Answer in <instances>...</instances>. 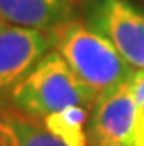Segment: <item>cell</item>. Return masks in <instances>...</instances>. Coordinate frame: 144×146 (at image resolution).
Listing matches in <instances>:
<instances>
[{"label":"cell","mask_w":144,"mask_h":146,"mask_svg":"<svg viewBox=\"0 0 144 146\" xmlns=\"http://www.w3.org/2000/svg\"><path fill=\"white\" fill-rule=\"evenodd\" d=\"M132 96L139 106V110H144V70H135L134 75L129 80Z\"/></svg>","instance_id":"cell-9"},{"label":"cell","mask_w":144,"mask_h":146,"mask_svg":"<svg viewBox=\"0 0 144 146\" xmlns=\"http://www.w3.org/2000/svg\"><path fill=\"white\" fill-rule=\"evenodd\" d=\"M96 99L97 96L77 77L61 54L50 50L11 90L5 106L42 122L66 108L92 110Z\"/></svg>","instance_id":"cell-2"},{"label":"cell","mask_w":144,"mask_h":146,"mask_svg":"<svg viewBox=\"0 0 144 146\" xmlns=\"http://www.w3.org/2000/svg\"><path fill=\"white\" fill-rule=\"evenodd\" d=\"M82 0H0V21L31 30L52 31L77 17Z\"/></svg>","instance_id":"cell-6"},{"label":"cell","mask_w":144,"mask_h":146,"mask_svg":"<svg viewBox=\"0 0 144 146\" xmlns=\"http://www.w3.org/2000/svg\"><path fill=\"white\" fill-rule=\"evenodd\" d=\"M139 106L132 96L129 82L101 94L87 122L90 146L132 144L139 120Z\"/></svg>","instance_id":"cell-5"},{"label":"cell","mask_w":144,"mask_h":146,"mask_svg":"<svg viewBox=\"0 0 144 146\" xmlns=\"http://www.w3.org/2000/svg\"><path fill=\"white\" fill-rule=\"evenodd\" d=\"M0 25H2V21H0Z\"/></svg>","instance_id":"cell-12"},{"label":"cell","mask_w":144,"mask_h":146,"mask_svg":"<svg viewBox=\"0 0 144 146\" xmlns=\"http://www.w3.org/2000/svg\"><path fill=\"white\" fill-rule=\"evenodd\" d=\"M87 23L101 31L134 70H144V11L130 0H87Z\"/></svg>","instance_id":"cell-3"},{"label":"cell","mask_w":144,"mask_h":146,"mask_svg":"<svg viewBox=\"0 0 144 146\" xmlns=\"http://www.w3.org/2000/svg\"><path fill=\"white\" fill-rule=\"evenodd\" d=\"M115 146H132V144H115Z\"/></svg>","instance_id":"cell-11"},{"label":"cell","mask_w":144,"mask_h":146,"mask_svg":"<svg viewBox=\"0 0 144 146\" xmlns=\"http://www.w3.org/2000/svg\"><path fill=\"white\" fill-rule=\"evenodd\" d=\"M87 122H89V110L83 106L66 108L56 111L42 120L44 127L52 132L57 139H61L66 146H89L87 136Z\"/></svg>","instance_id":"cell-8"},{"label":"cell","mask_w":144,"mask_h":146,"mask_svg":"<svg viewBox=\"0 0 144 146\" xmlns=\"http://www.w3.org/2000/svg\"><path fill=\"white\" fill-rule=\"evenodd\" d=\"M50 50L52 31L0 25V110L5 108L11 90Z\"/></svg>","instance_id":"cell-4"},{"label":"cell","mask_w":144,"mask_h":146,"mask_svg":"<svg viewBox=\"0 0 144 146\" xmlns=\"http://www.w3.org/2000/svg\"><path fill=\"white\" fill-rule=\"evenodd\" d=\"M132 146H144V110L139 111V120H137V127H135Z\"/></svg>","instance_id":"cell-10"},{"label":"cell","mask_w":144,"mask_h":146,"mask_svg":"<svg viewBox=\"0 0 144 146\" xmlns=\"http://www.w3.org/2000/svg\"><path fill=\"white\" fill-rule=\"evenodd\" d=\"M52 38L54 50L97 98L129 82L135 71L101 31L78 17L54 28Z\"/></svg>","instance_id":"cell-1"},{"label":"cell","mask_w":144,"mask_h":146,"mask_svg":"<svg viewBox=\"0 0 144 146\" xmlns=\"http://www.w3.org/2000/svg\"><path fill=\"white\" fill-rule=\"evenodd\" d=\"M0 146H66L40 120L16 110H0Z\"/></svg>","instance_id":"cell-7"}]
</instances>
